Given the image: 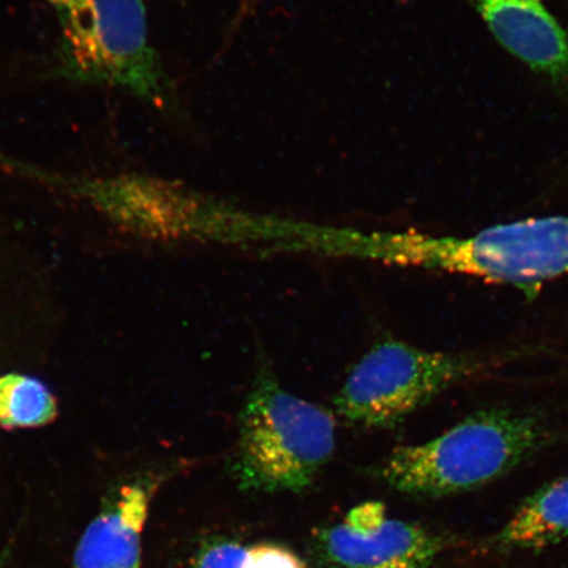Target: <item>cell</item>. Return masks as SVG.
I'll use <instances>...</instances> for the list:
<instances>
[{"label": "cell", "instance_id": "5", "mask_svg": "<svg viewBox=\"0 0 568 568\" xmlns=\"http://www.w3.org/2000/svg\"><path fill=\"white\" fill-rule=\"evenodd\" d=\"M486 367L487 362L473 354L429 352L399 339H382L353 367L333 406L344 420L361 428H393Z\"/></svg>", "mask_w": 568, "mask_h": 568}, {"label": "cell", "instance_id": "11", "mask_svg": "<svg viewBox=\"0 0 568 568\" xmlns=\"http://www.w3.org/2000/svg\"><path fill=\"white\" fill-rule=\"evenodd\" d=\"M243 568H307L294 551L278 545L262 544L246 549Z\"/></svg>", "mask_w": 568, "mask_h": 568}, {"label": "cell", "instance_id": "8", "mask_svg": "<svg viewBox=\"0 0 568 568\" xmlns=\"http://www.w3.org/2000/svg\"><path fill=\"white\" fill-rule=\"evenodd\" d=\"M152 494L141 481L120 488L84 530L74 568H141V537Z\"/></svg>", "mask_w": 568, "mask_h": 568}, {"label": "cell", "instance_id": "3", "mask_svg": "<svg viewBox=\"0 0 568 568\" xmlns=\"http://www.w3.org/2000/svg\"><path fill=\"white\" fill-rule=\"evenodd\" d=\"M60 27L55 70L78 84L172 104L173 84L149 38L142 0H48Z\"/></svg>", "mask_w": 568, "mask_h": 568}, {"label": "cell", "instance_id": "1", "mask_svg": "<svg viewBox=\"0 0 568 568\" xmlns=\"http://www.w3.org/2000/svg\"><path fill=\"white\" fill-rule=\"evenodd\" d=\"M551 439L549 424L537 414L483 409L430 442L396 447L376 474L403 494H460L504 477Z\"/></svg>", "mask_w": 568, "mask_h": 568}, {"label": "cell", "instance_id": "7", "mask_svg": "<svg viewBox=\"0 0 568 568\" xmlns=\"http://www.w3.org/2000/svg\"><path fill=\"white\" fill-rule=\"evenodd\" d=\"M497 41L536 73L568 78V39L542 0H471Z\"/></svg>", "mask_w": 568, "mask_h": 568}, {"label": "cell", "instance_id": "12", "mask_svg": "<svg viewBox=\"0 0 568 568\" xmlns=\"http://www.w3.org/2000/svg\"><path fill=\"white\" fill-rule=\"evenodd\" d=\"M246 548L236 542L212 544L202 552L196 568H243Z\"/></svg>", "mask_w": 568, "mask_h": 568}, {"label": "cell", "instance_id": "4", "mask_svg": "<svg viewBox=\"0 0 568 568\" xmlns=\"http://www.w3.org/2000/svg\"><path fill=\"white\" fill-rule=\"evenodd\" d=\"M383 246L399 264L536 287L568 274V215L494 225L467 237L393 234Z\"/></svg>", "mask_w": 568, "mask_h": 568}, {"label": "cell", "instance_id": "10", "mask_svg": "<svg viewBox=\"0 0 568 568\" xmlns=\"http://www.w3.org/2000/svg\"><path fill=\"white\" fill-rule=\"evenodd\" d=\"M55 416L57 402L44 383L21 374L0 376V428H38Z\"/></svg>", "mask_w": 568, "mask_h": 568}, {"label": "cell", "instance_id": "13", "mask_svg": "<svg viewBox=\"0 0 568 568\" xmlns=\"http://www.w3.org/2000/svg\"><path fill=\"white\" fill-rule=\"evenodd\" d=\"M10 552V546H6V548L2 551H0V568L9 567L11 559Z\"/></svg>", "mask_w": 568, "mask_h": 568}, {"label": "cell", "instance_id": "2", "mask_svg": "<svg viewBox=\"0 0 568 568\" xmlns=\"http://www.w3.org/2000/svg\"><path fill=\"white\" fill-rule=\"evenodd\" d=\"M336 450V420L288 393L268 367L255 375L239 414L232 475L245 491L302 493Z\"/></svg>", "mask_w": 568, "mask_h": 568}, {"label": "cell", "instance_id": "6", "mask_svg": "<svg viewBox=\"0 0 568 568\" xmlns=\"http://www.w3.org/2000/svg\"><path fill=\"white\" fill-rule=\"evenodd\" d=\"M322 556L337 568H430L442 538L389 517L385 504L366 501L318 537Z\"/></svg>", "mask_w": 568, "mask_h": 568}, {"label": "cell", "instance_id": "9", "mask_svg": "<svg viewBox=\"0 0 568 568\" xmlns=\"http://www.w3.org/2000/svg\"><path fill=\"white\" fill-rule=\"evenodd\" d=\"M568 537V475L528 497L499 532L504 549L538 550Z\"/></svg>", "mask_w": 568, "mask_h": 568}]
</instances>
